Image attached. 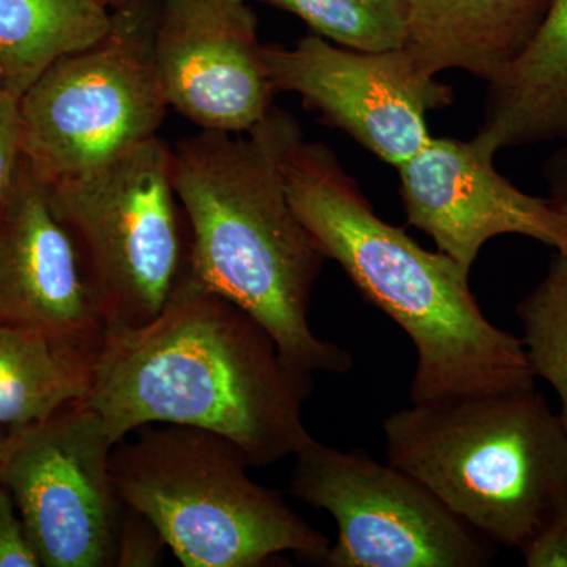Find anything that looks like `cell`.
<instances>
[{"label":"cell","mask_w":567,"mask_h":567,"mask_svg":"<svg viewBox=\"0 0 567 567\" xmlns=\"http://www.w3.org/2000/svg\"><path fill=\"white\" fill-rule=\"evenodd\" d=\"M293 457L290 494L330 513L338 527L322 566L491 565L484 536L404 470L316 439Z\"/></svg>","instance_id":"ba28073f"},{"label":"cell","mask_w":567,"mask_h":567,"mask_svg":"<svg viewBox=\"0 0 567 567\" xmlns=\"http://www.w3.org/2000/svg\"><path fill=\"white\" fill-rule=\"evenodd\" d=\"M115 445L102 417L82 401L7 431L0 481L41 566L115 567L125 514L111 472Z\"/></svg>","instance_id":"9c48e42d"},{"label":"cell","mask_w":567,"mask_h":567,"mask_svg":"<svg viewBox=\"0 0 567 567\" xmlns=\"http://www.w3.org/2000/svg\"><path fill=\"white\" fill-rule=\"evenodd\" d=\"M104 6L110 7V9H114L118 3L125 2V0H102Z\"/></svg>","instance_id":"d4e9b609"},{"label":"cell","mask_w":567,"mask_h":567,"mask_svg":"<svg viewBox=\"0 0 567 567\" xmlns=\"http://www.w3.org/2000/svg\"><path fill=\"white\" fill-rule=\"evenodd\" d=\"M554 0H404L402 50L425 78L450 69L492 82L524 55Z\"/></svg>","instance_id":"5bb4252c"},{"label":"cell","mask_w":567,"mask_h":567,"mask_svg":"<svg viewBox=\"0 0 567 567\" xmlns=\"http://www.w3.org/2000/svg\"><path fill=\"white\" fill-rule=\"evenodd\" d=\"M494 156L475 140L431 137L398 167L410 226L466 271L498 235H524L567 252V218L548 197L529 196L496 173Z\"/></svg>","instance_id":"7c38bea8"},{"label":"cell","mask_w":567,"mask_h":567,"mask_svg":"<svg viewBox=\"0 0 567 567\" xmlns=\"http://www.w3.org/2000/svg\"><path fill=\"white\" fill-rule=\"evenodd\" d=\"M48 189L106 327L155 319L188 270L192 249L173 147L151 137Z\"/></svg>","instance_id":"8992f818"},{"label":"cell","mask_w":567,"mask_h":567,"mask_svg":"<svg viewBox=\"0 0 567 567\" xmlns=\"http://www.w3.org/2000/svg\"><path fill=\"white\" fill-rule=\"evenodd\" d=\"M20 155L18 100L0 91V196Z\"/></svg>","instance_id":"603a6c76"},{"label":"cell","mask_w":567,"mask_h":567,"mask_svg":"<svg viewBox=\"0 0 567 567\" xmlns=\"http://www.w3.org/2000/svg\"><path fill=\"white\" fill-rule=\"evenodd\" d=\"M300 137L292 115L274 106L251 132L200 130L175 145L174 189L192 230L186 271L251 315L295 368L346 374L352 354L309 327L327 257L284 183V156Z\"/></svg>","instance_id":"3957f363"},{"label":"cell","mask_w":567,"mask_h":567,"mask_svg":"<svg viewBox=\"0 0 567 567\" xmlns=\"http://www.w3.org/2000/svg\"><path fill=\"white\" fill-rule=\"evenodd\" d=\"M0 323L39 328L96 352L107 328L48 183L21 152L0 196Z\"/></svg>","instance_id":"4fadbf2b"},{"label":"cell","mask_w":567,"mask_h":567,"mask_svg":"<svg viewBox=\"0 0 567 567\" xmlns=\"http://www.w3.org/2000/svg\"><path fill=\"white\" fill-rule=\"evenodd\" d=\"M276 92L297 93L327 125L398 169L431 140L425 114L453 102V91L425 78L402 48L360 51L319 33L293 48L264 44Z\"/></svg>","instance_id":"30bf717a"},{"label":"cell","mask_w":567,"mask_h":567,"mask_svg":"<svg viewBox=\"0 0 567 567\" xmlns=\"http://www.w3.org/2000/svg\"><path fill=\"white\" fill-rule=\"evenodd\" d=\"M96 353L39 328L0 323V427L40 423L82 401Z\"/></svg>","instance_id":"2e32d148"},{"label":"cell","mask_w":567,"mask_h":567,"mask_svg":"<svg viewBox=\"0 0 567 567\" xmlns=\"http://www.w3.org/2000/svg\"><path fill=\"white\" fill-rule=\"evenodd\" d=\"M166 547L158 528L140 511L125 505L115 567L158 566Z\"/></svg>","instance_id":"ffe728a7"},{"label":"cell","mask_w":567,"mask_h":567,"mask_svg":"<svg viewBox=\"0 0 567 567\" xmlns=\"http://www.w3.org/2000/svg\"><path fill=\"white\" fill-rule=\"evenodd\" d=\"M102 0H0V91L20 100L52 63L110 28Z\"/></svg>","instance_id":"e0dca14e"},{"label":"cell","mask_w":567,"mask_h":567,"mask_svg":"<svg viewBox=\"0 0 567 567\" xmlns=\"http://www.w3.org/2000/svg\"><path fill=\"white\" fill-rule=\"evenodd\" d=\"M520 551L528 567H567V503Z\"/></svg>","instance_id":"7402d4cb"},{"label":"cell","mask_w":567,"mask_h":567,"mask_svg":"<svg viewBox=\"0 0 567 567\" xmlns=\"http://www.w3.org/2000/svg\"><path fill=\"white\" fill-rule=\"evenodd\" d=\"M155 55L167 106L204 132L248 133L274 110L246 0H162Z\"/></svg>","instance_id":"8fae6325"},{"label":"cell","mask_w":567,"mask_h":567,"mask_svg":"<svg viewBox=\"0 0 567 567\" xmlns=\"http://www.w3.org/2000/svg\"><path fill=\"white\" fill-rule=\"evenodd\" d=\"M162 0H125L106 33L52 63L18 100L20 152L62 181L158 136L167 102L155 55Z\"/></svg>","instance_id":"52a82bcc"},{"label":"cell","mask_w":567,"mask_h":567,"mask_svg":"<svg viewBox=\"0 0 567 567\" xmlns=\"http://www.w3.org/2000/svg\"><path fill=\"white\" fill-rule=\"evenodd\" d=\"M7 432L0 431V456H2L3 447H6Z\"/></svg>","instance_id":"484cf974"},{"label":"cell","mask_w":567,"mask_h":567,"mask_svg":"<svg viewBox=\"0 0 567 567\" xmlns=\"http://www.w3.org/2000/svg\"><path fill=\"white\" fill-rule=\"evenodd\" d=\"M251 461L226 436L188 425L147 429L111 454L126 506L158 528L185 567H259L284 551L323 565L330 540L275 488L248 475Z\"/></svg>","instance_id":"5b68a950"},{"label":"cell","mask_w":567,"mask_h":567,"mask_svg":"<svg viewBox=\"0 0 567 567\" xmlns=\"http://www.w3.org/2000/svg\"><path fill=\"white\" fill-rule=\"evenodd\" d=\"M9 488L0 481V567H40Z\"/></svg>","instance_id":"44dd1931"},{"label":"cell","mask_w":567,"mask_h":567,"mask_svg":"<svg viewBox=\"0 0 567 567\" xmlns=\"http://www.w3.org/2000/svg\"><path fill=\"white\" fill-rule=\"evenodd\" d=\"M295 14L323 39L360 51L404 43V0H260Z\"/></svg>","instance_id":"d6986e66"},{"label":"cell","mask_w":567,"mask_h":567,"mask_svg":"<svg viewBox=\"0 0 567 567\" xmlns=\"http://www.w3.org/2000/svg\"><path fill=\"white\" fill-rule=\"evenodd\" d=\"M282 174L290 204L323 256L412 339L413 404L535 388L524 341L483 315L470 271L379 218L327 145L301 137L284 156Z\"/></svg>","instance_id":"7a4b0ae2"},{"label":"cell","mask_w":567,"mask_h":567,"mask_svg":"<svg viewBox=\"0 0 567 567\" xmlns=\"http://www.w3.org/2000/svg\"><path fill=\"white\" fill-rule=\"evenodd\" d=\"M311 393L312 374L290 364L262 324L186 271L151 322L106 328L82 402L115 443L147 424L188 425L264 466L315 439L303 420Z\"/></svg>","instance_id":"6da1fadb"},{"label":"cell","mask_w":567,"mask_h":567,"mask_svg":"<svg viewBox=\"0 0 567 567\" xmlns=\"http://www.w3.org/2000/svg\"><path fill=\"white\" fill-rule=\"evenodd\" d=\"M492 155L567 140V0H554L535 40L488 82L484 125L473 137Z\"/></svg>","instance_id":"9a60e30c"},{"label":"cell","mask_w":567,"mask_h":567,"mask_svg":"<svg viewBox=\"0 0 567 567\" xmlns=\"http://www.w3.org/2000/svg\"><path fill=\"white\" fill-rule=\"evenodd\" d=\"M383 434L390 464L499 546L520 550L567 503V432L535 388L413 404Z\"/></svg>","instance_id":"277c9868"},{"label":"cell","mask_w":567,"mask_h":567,"mask_svg":"<svg viewBox=\"0 0 567 567\" xmlns=\"http://www.w3.org/2000/svg\"><path fill=\"white\" fill-rule=\"evenodd\" d=\"M548 200L567 218V145L558 148L544 166Z\"/></svg>","instance_id":"cb8c5ba5"},{"label":"cell","mask_w":567,"mask_h":567,"mask_svg":"<svg viewBox=\"0 0 567 567\" xmlns=\"http://www.w3.org/2000/svg\"><path fill=\"white\" fill-rule=\"evenodd\" d=\"M525 350L536 379L546 380L559 399L567 432V252H555L546 276L517 305Z\"/></svg>","instance_id":"ac0fdd59"}]
</instances>
